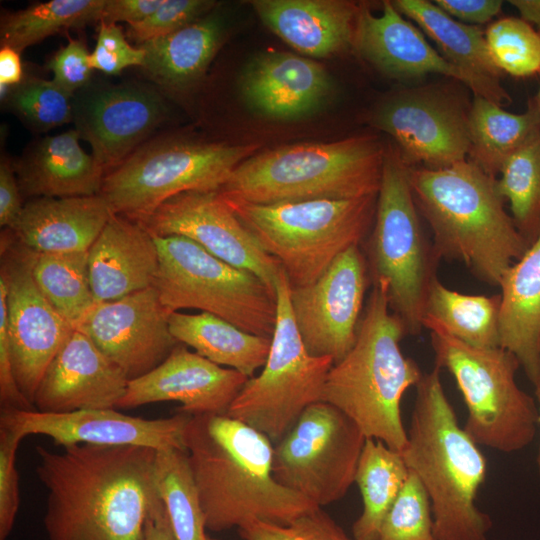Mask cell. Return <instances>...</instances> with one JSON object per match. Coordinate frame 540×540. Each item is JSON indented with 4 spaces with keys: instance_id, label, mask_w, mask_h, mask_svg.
<instances>
[{
    "instance_id": "1",
    "label": "cell",
    "mask_w": 540,
    "mask_h": 540,
    "mask_svg": "<svg viewBox=\"0 0 540 540\" xmlns=\"http://www.w3.org/2000/svg\"><path fill=\"white\" fill-rule=\"evenodd\" d=\"M36 452L48 540H145L148 518L162 501L157 450L76 444Z\"/></svg>"
},
{
    "instance_id": "2",
    "label": "cell",
    "mask_w": 540,
    "mask_h": 540,
    "mask_svg": "<svg viewBox=\"0 0 540 540\" xmlns=\"http://www.w3.org/2000/svg\"><path fill=\"white\" fill-rule=\"evenodd\" d=\"M184 442L208 530L251 521L286 525L319 508L276 481L274 444L240 420L226 414L191 416Z\"/></svg>"
},
{
    "instance_id": "3",
    "label": "cell",
    "mask_w": 540,
    "mask_h": 540,
    "mask_svg": "<svg viewBox=\"0 0 540 540\" xmlns=\"http://www.w3.org/2000/svg\"><path fill=\"white\" fill-rule=\"evenodd\" d=\"M409 175L437 257L459 261L479 280L499 287L530 245L505 211L497 179L470 160L435 170L410 167Z\"/></svg>"
},
{
    "instance_id": "4",
    "label": "cell",
    "mask_w": 540,
    "mask_h": 540,
    "mask_svg": "<svg viewBox=\"0 0 540 540\" xmlns=\"http://www.w3.org/2000/svg\"><path fill=\"white\" fill-rule=\"evenodd\" d=\"M401 452L423 484L432 509L437 540H491L490 516L476 505L487 462L459 424L435 366L423 373Z\"/></svg>"
},
{
    "instance_id": "5",
    "label": "cell",
    "mask_w": 540,
    "mask_h": 540,
    "mask_svg": "<svg viewBox=\"0 0 540 540\" xmlns=\"http://www.w3.org/2000/svg\"><path fill=\"white\" fill-rule=\"evenodd\" d=\"M405 335L404 324L390 309L385 284L373 281L355 344L330 369L321 398L350 417L366 438L399 452L407 444L401 401L423 376L418 364L402 353Z\"/></svg>"
},
{
    "instance_id": "6",
    "label": "cell",
    "mask_w": 540,
    "mask_h": 540,
    "mask_svg": "<svg viewBox=\"0 0 540 540\" xmlns=\"http://www.w3.org/2000/svg\"><path fill=\"white\" fill-rule=\"evenodd\" d=\"M384 152L372 135L284 145L241 162L218 191L259 205L377 195Z\"/></svg>"
},
{
    "instance_id": "7",
    "label": "cell",
    "mask_w": 540,
    "mask_h": 540,
    "mask_svg": "<svg viewBox=\"0 0 540 540\" xmlns=\"http://www.w3.org/2000/svg\"><path fill=\"white\" fill-rule=\"evenodd\" d=\"M223 199L277 260L290 287L315 282L340 254L359 245L374 221L377 203V195L271 205Z\"/></svg>"
},
{
    "instance_id": "8",
    "label": "cell",
    "mask_w": 540,
    "mask_h": 540,
    "mask_svg": "<svg viewBox=\"0 0 540 540\" xmlns=\"http://www.w3.org/2000/svg\"><path fill=\"white\" fill-rule=\"evenodd\" d=\"M430 333L436 366L453 376L467 407L464 430L478 445L503 453L529 446L540 424L536 398L516 382L520 363L510 351L477 347L450 335L430 317L422 320Z\"/></svg>"
},
{
    "instance_id": "9",
    "label": "cell",
    "mask_w": 540,
    "mask_h": 540,
    "mask_svg": "<svg viewBox=\"0 0 540 540\" xmlns=\"http://www.w3.org/2000/svg\"><path fill=\"white\" fill-rule=\"evenodd\" d=\"M409 168L396 146L385 148L368 256L372 279L385 284L391 311L407 335H418L440 259L422 228Z\"/></svg>"
},
{
    "instance_id": "10",
    "label": "cell",
    "mask_w": 540,
    "mask_h": 540,
    "mask_svg": "<svg viewBox=\"0 0 540 540\" xmlns=\"http://www.w3.org/2000/svg\"><path fill=\"white\" fill-rule=\"evenodd\" d=\"M258 147L158 136L105 175L100 195L114 214L140 222L177 194L218 191Z\"/></svg>"
},
{
    "instance_id": "11",
    "label": "cell",
    "mask_w": 540,
    "mask_h": 540,
    "mask_svg": "<svg viewBox=\"0 0 540 540\" xmlns=\"http://www.w3.org/2000/svg\"><path fill=\"white\" fill-rule=\"evenodd\" d=\"M159 269L154 283L171 312L193 308L238 328L272 338L277 299L254 273L215 257L182 236L154 237Z\"/></svg>"
},
{
    "instance_id": "12",
    "label": "cell",
    "mask_w": 540,
    "mask_h": 540,
    "mask_svg": "<svg viewBox=\"0 0 540 540\" xmlns=\"http://www.w3.org/2000/svg\"><path fill=\"white\" fill-rule=\"evenodd\" d=\"M277 316L268 358L259 375L249 378L226 415L267 436L275 445L304 410L321 401L329 357L307 351L290 304V284L282 270L276 283Z\"/></svg>"
},
{
    "instance_id": "13",
    "label": "cell",
    "mask_w": 540,
    "mask_h": 540,
    "mask_svg": "<svg viewBox=\"0 0 540 540\" xmlns=\"http://www.w3.org/2000/svg\"><path fill=\"white\" fill-rule=\"evenodd\" d=\"M365 440L344 412L316 402L274 445L272 474L281 485L322 508L343 498L355 483Z\"/></svg>"
},
{
    "instance_id": "14",
    "label": "cell",
    "mask_w": 540,
    "mask_h": 540,
    "mask_svg": "<svg viewBox=\"0 0 540 540\" xmlns=\"http://www.w3.org/2000/svg\"><path fill=\"white\" fill-rule=\"evenodd\" d=\"M0 245L12 368L20 391L33 405L43 375L75 328L38 289L31 270L34 251L10 229L2 230Z\"/></svg>"
},
{
    "instance_id": "15",
    "label": "cell",
    "mask_w": 540,
    "mask_h": 540,
    "mask_svg": "<svg viewBox=\"0 0 540 540\" xmlns=\"http://www.w3.org/2000/svg\"><path fill=\"white\" fill-rule=\"evenodd\" d=\"M73 121L105 175L118 167L167 119L164 95L138 82L89 83L73 95Z\"/></svg>"
},
{
    "instance_id": "16",
    "label": "cell",
    "mask_w": 540,
    "mask_h": 540,
    "mask_svg": "<svg viewBox=\"0 0 540 540\" xmlns=\"http://www.w3.org/2000/svg\"><path fill=\"white\" fill-rule=\"evenodd\" d=\"M368 286V266L355 245L340 254L313 283L290 287V304L301 339L312 356L336 364L355 344Z\"/></svg>"
},
{
    "instance_id": "17",
    "label": "cell",
    "mask_w": 540,
    "mask_h": 540,
    "mask_svg": "<svg viewBox=\"0 0 540 540\" xmlns=\"http://www.w3.org/2000/svg\"><path fill=\"white\" fill-rule=\"evenodd\" d=\"M153 237L182 236L215 257L258 276L276 294L283 270L241 222L219 191H187L140 221Z\"/></svg>"
},
{
    "instance_id": "18",
    "label": "cell",
    "mask_w": 540,
    "mask_h": 540,
    "mask_svg": "<svg viewBox=\"0 0 540 540\" xmlns=\"http://www.w3.org/2000/svg\"><path fill=\"white\" fill-rule=\"evenodd\" d=\"M468 113L445 92L416 88L383 102L372 125L394 139L409 167L435 170L466 160Z\"/></svg>"
},
{
    "instance_id": "19",
    "label": "cell",
    "mask_w": 540,
    "mask_h": 540,
    "mask_svg": "<svg viewBox=\"0 0 540 540\" xmlns=\"http://www.w3.org/2000/svg\"><path fill=\"white\" fill-rule=\"evenodd\" d=\"M171 313L152 286L95 303L75 329L88 336L131 380L156 368L179 344L170 331Z\"/></svg>"
},
{
    "instance_id": "20",
    "label": "cell",
    "mask_w": 540,
    "mask_h": 540,
    "mask_svg": "<svg viewBox=\"0 0 540 540\" xmlns=\"http://www.w3.org/2000/svg\"><path fill=\"white\" fill-rule=\"evenodd\" d=\"M191 416L178 412L168 418L150 420L125 415L116 409L44 413L35 409L1 408L0 427L14 431L22 438L45 435L63 447L91 444L186 451L184 435Z\"/></svg>"
},
{
    "instance_id": "21",
    "label": "cell",
    "mask_w": 540,
    "mask_h": 540,
    "mask_svg": "<svg viewBox=\"0 0 540 540\" xmlns=\"http://www.w3.org/2000/svg\"><path fill=\"white\" fill-rule=\"evenodd\" d=\"M354 45L368 62L389 77L414 79L441 74L462 82L475 96L500 106L511 101L499 81L473 76L448 62L391 1L383 2L380 15L360 7Z\"/></svg>"
},
{
    "instance_id": "22",
    "label": "cell",
    "mask_w": 540,
    "mask_h": 540,
    "mask_svg": "<svg viewBox=\"0 0 540 540\" xmlns=\"http://www.w3.org/2000/svg\"><path fill=\"white\" fill-rule=\"evenodd\" d=\"M249 378L179 343L156 368L128 382L117 408L176 401L179 413L224 415Z\"/></svg>"
},
{
    "instance_id": "23",
    "label": "cell",
    "mask_w": 540,
    "mask_h": 540,
    "mask_svg": "<svg viewBox=\"0 0 540 540\" xmlns=\"http://www.w3.org/2000/svg\"><path fill=\"white\" fill-rule=\"evenodd\" d=\"M128 382L123 370L75 329L49 364L33 406L44 413L117 409Z\"/></svg>"
},
{
    "instance_id": "24",
    "label": "cell",
    "mask_w": 540,
    "mask_h": 540,
    "mask_svg": "<svg viewBox=\"0 0 540 540\" xmlns=\"http://www.w3.org/2000/svg\"><path fill=\"white\" fill-rule=\"evenodd\" d=\"M240 95L255 113L295 120L316 112L331 95L330 76L318 62L292 53L256 54L239 77Z\"/></svg>"
},
{
    "instance_id": "25",
    "label": "cell",
    "mask_w": 540,
    "mask_h": 540,
    "mask_svg": "<svg viewBox=\"0 0 540 540\" xmlns=\"http://www.w3.org/2000/svg\"><path fill=\"white\" fill-rule=\"evenodd\" d=\"M159 252L139 222L112 214L88 251V272L96 303L154 286Z\"/></svg>"
},
{
    "instance_id": "26",
    "label": "cell",
    "mask_w": 540,
    "mask_h": 540,
    "mask_svg": "<svg viewBox=\"0 0 540 540\" xmlns=\"http://www.w3.org/2000/svg\"><path fill=\"white\" fill-rule=\"evenodd\" d=\"M257 15L298 52L333 56L354 44L360 7L344 0H254Z\"/></svg>"
},
{
    "instance_id": "27",
    "label": "cell",
    "mask_w": 540,
    "mask_h": 540,
    "mask_svg": "<svg viewBox=\"0 0 540 540\" xmlns=\"http://www.w3.org/2000/svg\"><path fill=\"white\" fill-rule=\"evenodd\" d=\"M112 214L100 194L33 198L10 230L37 253L88 252Z\"/></svg>"
},
{
    "instance_id": "28",
    "label": "cell",
    "mask_w": 540,
    "mask_h": 540,
    "mask_svg": "<svg viewBox=\"0 0 540 540\" xmlns=\"http://www.w3.org/2000/svg\"><path fill=\"white\" fill-rule=\"evenodd\" d=\"M75 130L46 136L31 144L13 164L23 198L100 194L105 173L80 145Z\"/></svg>"
},
{
    "instance_id": "29",
    "label": "cell",
    "mask_w": 540,
    "mask_h": 540,
    "mask_svg": "<svg viewBox=\"0 0 540 540\" xmlns=\"http://www.w3.org/2000/svg\"><path fill=\"white\" fill-rule=\"evenodd\" d=\"M226 37V21L213 9L165 37L138 45L145 52L141 69L163 95H187L202 82Z\"/></svg>"
},
{
    "instance_id": "30",
    "label": "cell",
    "mask_w": 540,
    "mask_h": 540,
    "mask_svg": "<svg viewBox=\"0 0 540 540\" xmlns=\"http://www.w3.org/2000/svg\"><path fill=\"white\" fill-rule=\"evenodd\" d=\"M500 346L518 359L536 384L540 372V236L499 283Z\"/></svg>"
},
{
    "instance_id": "31",
    "label": "cell",
    "mask_w": 540,
    "mask_h": 540,
    "mask_svg": "<svg viewBox=\"0 0 540 540\" xmlns=\"http://www.w3.org/2000/svg\"><path fill=\"white\" fill-rule=\"evenodd\" d=\"M169 326L179 343L248 378L263 368L271 347V338L246 332L207 312L186 314L174 311L169 316Z\"/></svg>"
},
{
    "instance_id": "32",
    "label": "cell",
    "mask_w": 540,
    "mask_h": 540,
    "mask_svg": "<svg viewBox=\"0 0 540 540\" xmlns=\"http://www.w3.org/2000/svg\"><path fill=\"white\" fill-rule=\"evenodd\" d=\"M470 161L496 178L506 160L540 134V111L535 100L520 114L475 96L468 113Z\"/></svg>"
},
{
    "instance_id": "33",
    "label": "cell",
    "mask_w": 540,
    "mask_h": 540,
    "mask_svg": "<svg viewBox=\"0 0 540 540\" xmlns=\"http://www.w3.org/2000/svg\"><path fill=\"white\" fill-rule=\"evenodd\" d=\"M392 3L402 15L417 24L448 62L473 76L499 81L502 71L492 60L485 35L477 26L455 20L427 0H395Z\"/></svg>"
},
{
    "instance_id": "34",
    "label": "cell",
    "mask_w": 540,
    "mask_h": 540,
    "mask_svg": "<svg viewBox=\"0 0 540 540\" xmlns=\"http://www.w3.org/2000/svg\"><path fill=\"white\" fill-rule=\"evenodd\" d=\"M408 474L401 452L366 438L355 474L363 503L362 512L352 526L355 540H378L382 522Z\"/></svg>"
},
{
    "instance_id": "35",
    "label": "cell",
    "mask_w": 540,
    "mask_h": 540,
    "mask_svg": "<svg viewBox=\"0 0 540 540\" xmlns=\"http://www.w3.org/2000/svg\"><path fill=\"white\" fill-rule=\"evenodd\" d=\"M500 294L470 295L444 286L435 278L424 317H430L453 337L477 347L500 346Z\"/></svg>"
},
{
    "instance_id": "36",
    "label": "cell",
    "mask_w": 540,
    "mask_h": 540,
    "mask_svg": "<svg viewBox=\"0 0 540 540\" xmlns=\"http://www.w3.org/2000/svg\"><path fill=\"white\" fill-rule=\"evenodd\" d=\"M105 0H51L5 12L0 21V43L18 52L53 34L101 21Z\"/></svg>"
},
{
    "instance_id": "37",
    "label": "cell",
    "mask_w": 540,
    "mask_h": 540,
    "mask_svg": "<svg viewBox=\"0 0 540 540\" xmlns=\"http://www.w3.org/2000/svg\"><path fill=\"white\" fill-rule=\"evenodd\" d=\"M31 270L46 300L76 328L96 303L89 281L88 252H34Z\"/></svg>"
},
{
    "instance_id": "38",
    "label": "cell",
    "mask_w": 540,
    "mask_h": 540,
    "mask_svg": "<svg viewBox=\"0 0 540 540\" xmlns=\"http://www.w3.org/2000/svg\"><path fill=\"white\" fill-rule=\"evenodd\" d=\"M156 480L175 540H207L206 521L187 452H156Z\"/></svg>"
},
{
    "instance_id": "39",
    "label": "cell",
    "mask_w": 540,
    "mask_h": 540,
    "mask_svg": "<svg viewBox=\"0 0 540 540\" xmlns=\"http://www.w3.org/2000/svg\"><path fill=\"white\" fill-rule=\"evenodd\" d=\"M497 179L513 222L531 245L540 236V134L514 152Z\"/></svg>"
},
{
    "instance_id": "40",
    "label": "cell",
    "mask_w": 540,
    "mask_h": 540,
    "mask_svg": "<svg viewBox=\"0 0 540 540\" xmlns=\"http://www.w3.org/2000/svg\"><path fill=\"white\" fill-rule=\"evenodd\" d=\"M73 96L53 80L25 76L1 100L32 130L46 132L73 120Z\"/></svg>"
},
{
    "instance_id": "41",
    "label": "cell",
    "mask_w": 540,
    "mask_h": 540,
    "mask_svg": "<svg viewBox=\"0 0 540 540\" xmlns=\"http://www.w3.org/2000/svg\"><path fill=\"white\" fill-rule=\"evenodd\" d=\"M492 60L515 77L540 74V32L522 18L504 17L485 33Z\"/></svg>"
},
{
    "instance_id": "42",
    "label": "cell",
    "mask_w": 540,
    "mask_h": 540,
    "mask_svg": "<svg viewBox=\"0 0 540 540\" xmlns=\"http://www.w3.org/2000/svg\"><path fill=\"white\" fill-rule=\"evenodd\" d=\"M378 540H437L428 494L411 470L382 522Z\"/></svg>"
},
{
    "instance_id": "43",
    "label": "cell",
    "mask_w": 540,
    "mask_h": 540,
    "mask_svg": "<svg viewBox=\"0 0 540 540\" xmlns=\"http://www.w3.org/2000/svg\"><path fill=\"white\" fill-rule=\"evenodd\" d=\"M238 531L244 540H355L320 507L286 525L251 521Z\"/></svg>"
},
{
    "instance_id": "44",
    "label": "cell",
    "mask_w": 540,
    "mask_h": 540,
    "mask_svg": "<svg viewBox=\"0 0 540 540\" xmlns=\"http://www.w3.org/2000/svg\"><path fill=\"white\" fill-rule=\"evenodd\" d=\"M211 0H163L144 20L127 25V36L138 45L165 37L208 14Z\"/></svg>"
},
{
    "instance_id": "45",
    "label": "cell",
    "mask_w": 540,
    "mask_h": 540,
    "mask_svg": "<svg viewBox=\"0 0 540 540\" xmlns=\"http://www.w3.org/2000/svg\"><path fill=\"white\" fill-rule=\"evenodd\" d=\"M145 52L132 46L117 24L100 21L96 45L90 54L91 66L108 75H119L124 69L142 67Z\"/></svg>"
},
{
    "instance_id": "46",
    "label": "cell",
    "mask_w": 540,
    "mask_h": 540,
    "mask_svg": "<svg viewBox=\"0 0 540 540\" xmlns=\"http://www.w3.org/2000/svg\"><path fill=\"white\" fill-rule=\"evenodd\" d=\"M22 439L18 433L0 427V540H6L11 532L20 504L15 458Z\"/></svg>"
},
{
    "instance_id": "47",
    "label": "cell",
    "mask_w": 540,
    "mask_h": 540,
    "mask_svg": "<svg viewBox=\"0 0 540 540\" xmlns=\"http://www.w3.org/2000/svg\"><path fill=\"white\" fill-rule=\"evenodd\" d=\"M87 46L76 39L56 51L48 63L53 81L72 96L90 83L93 68Z\"/></svg>"
},
{
    "instance_id": "48",
    "label": "cell",
    "mask_w": 540,
    "mask_h": 540,
    "mask_svg": "<svg viewBox=\"0 0 540 540\" xmlns=\"http://www.w3.org/2000/svg\"><path fill=\"white\" fill-rule=\"evenodd\" d=\"M0 402L1 408L35 409L20 391L14 376L7 331L6 288L0 280Z\"/></svg>"
},
{
    "instance_id": "49",
    "label": "cell",
    "mask_w": 540,
    "mask_h": 540,
    "mask_svg": "<svg viewBox=\"0 0 540 540\" xmlns=\"http://www.w3.org/2000/svg\"><path fill=\"white\" fill-rule=\"evenodd\" d=\"M13 164L2 157L0 163V226L12 229L20 218L24 204Z\"/></svg>"
},
{
    "instance_id": "50",
    "label": "cell",
    "mask_w": 540,
    "mask_h": 540,
    "mask_svg": "<svg viewBox=\"0 0 540 540\" xmlns=\"http://www.w3.org/2000/svg\"><path fill=\"white\" fill-rule=\"evenodd\" d=\"M434 3L455 20L473 26L489 22L503 5L500 0H436Z\"/></svg>"
},
{
    "instance_id": "51",
    "label": "cell",
    "mask_w": 540,
    "mask_h": 540,
    "mask_svg": "<svg viewBox=\"0 0 540 540\" xmlns=\"http://www.w3.org/2000/svg\"><path fill=\"white\" fill-rule=\"evenodd\" d=\"M163 0H105L101 21L110 24L140 22L153 13Z\"/></svg>"
},
{
    "instance_id": "52",
    "label": "cell",
    "mask_w": 540,
    "mask_h": 540,
    "mask_svg": "<svg viewBox=\"0 0 540 540\" xmlns=\"http://www.w3.org/2000/svg\"><path fill=\"white\" fill-rule=\"evenodd\" d=\"M24 72L20 52L15 49L2 46L0 49V97L19 85L24 79Z\"/></svg>"
},
{
    "instance_id": "53",
    "label": "cell",
    "mask_w": 540,
    "mask_h": 540,
    "mask_svg": "<svg viewBox=\"0 0 540 540\" xmlns=\"http://www.w3.org/2000/svg\"><path fill=\"white\" fill-rule=\"evenodd\" d=\"M145 540H175L163 500L153 509L148 518Z\"/></svg>"
},
{
    "instance_id": "54",
    "label": "cell",
    "mask_w": 540,
    "mask_h": 540,
    "mask_svg": "<svg viewBox=\"0 0 540 540\" xmlns=\"http://www.w3.org/2000/svg\"><path fill=\"white\" fill-rule=\"evenodd\" d=\"M520 13L521 18L535 25L540 32V0H510L508 1Z\"/></svg>"
},
{
    "instance_id": "55",
    "label": "cell",
    "mask_w": 540,
    "mask_h": 540,
    "mask_svg": "<svg viewBox=\"0 0 540 540\" xmlns=\"http://www.w3.org/2000/svg\"><path fill=\"white\" fill-rule=\"evenodd\" d=\"M534 392H535L536 400L540 402V372H539L538 380L536 384L534 385Z\"/></svg>"
},
{
    "instance_id": "56",
    "label": "cell",
    "mask_w": 540,
    "mask_h": 540,
    "mask_svg": "<svg viewBox=\"0 0 540 540\" xmlns=\"http://www.w3.org/2000/svg\"><path fill=\"white\" fill-rule=\"evenodd\" d=\"M536 463H537V470H538V475L540 479V444H539V448L537 452Z\"/></svg>"
},
{
    "instance_id": "57",
    "label": "cell",
    "mask_w": 540,
    "mask_h": 540,
    "mask_svg": "<svg viewBox=\"0 0 540 540\" xmlns=\"http://www.w3.org/2000/svg\"><path fill=\"white\" fill-rule=\"evenodd\" d=\"M535 102H536L537 107H538V109L540 111V87H539L538 93H537V95L535 97Z\"/></svg>"
},
{
    "instance_id": "58",
    "label": "cell",
    "mask_w": 540,
    "mask_h": 540,
    "mask_svg": "<svg viewBox=\"0 0 540 540\" xmlns=\"http://www.w3.org/2000/svg\"><path fill=\"white\" fill-rule=\"evenodd\" d=\"M207 540H218V539L212 538V537H209V536H208Z\"/></svg>"
}]
</instances>
